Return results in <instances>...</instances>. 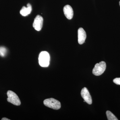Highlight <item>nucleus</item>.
I'll return each mask as SVG.
<instances>
[{"label": "nucleus", "mask_w": 120, "mask_h": 120, "mask_svg": "<svg viewBox=\"0 0 120 120\" xmlns=\"http://www.w3.org/2000/svg\"><path fill=\"white\" fill-rule=\"evenodd\" d=\"M43 103L45 106L53 109H60L61 106L59 101L52 98L45 99L43 101Z\"/></svg>", "instance_id": "obj_2"}, {"label": "nucleus", "mask_w": 120, "mask_h": 120, "mask_svg": "<svg viewBox=\"0 0 120 120\" xmlns=\"http://www.w3.org/2000/svg\"><path fill=\"white\" fill-rule=\"evenodd\" d=\"M113 82L117 85H120V78H116L114 79L113 80Z\"/></svg>", "instance_id": "obj_12"}, {"label": "nucleus", "mask_w": 120, "mask_h": 120, "mask_svg": "<svg viewBox=\"0 0 120 120\" xmlns=\"http://www.w3.org/2000/svg\"><path fill=\"white\" fill-rule=\"evenodd\" d=\"M7 101L13 105L19 106L21 105V101L17 94L11 90L8 91L7 93Z\"/></svg>", "instance_id": "obj_3"}, {"label": "nucleus", "mask_w": 120, "mask_h": 120, "mask_svg": "<svg viewBox=\"0 0 120 120\" xmlns=\"http://www.w3.org/2000/svg\"><path fill=\"white\" fill-rule=\"evenodd\" d=\"M106 68L105 62L103 61H101L99 63H97L95 65L93 69L92 73L95 75L99 76L102 75L105 72Z\"/></svg>", "instance_id": "obj_4"}, {"label": "nucleus", "mask_w": 120, "mask_h": 120, "mask_svg": "<svg viewBox=\"0 0 120 120\" xmlns=\"http://www.w3.org/2000/svg\"><path fill=\"white\" fill-rule=\"evenodd\" d=\"M32 7L30 4H27V7L23 6L20 11V14L24 16H26L30 14L32 11Z\"/></svg>", "instance_id": "obj_9"}, {"label": "nucleus", "mask_w": 120, "mask_h": 120, "mask_svg": "<svg viewBox=\"0 0 120 120\" xmlns=\"http://www.w3.org/2000/svg\"><path fill=\"white\" fill-rule=\"evenodd\" d=\"M1 120H10V119H8V118L4 117V118H2Z\"/></svg>", "instance_id": "obj_13"}, {"label": "nucleus", "mask_w": 120, "mask_h": 120, "mask_svg": "<svg viewBox=\"0 0 120 120\" xmlns=\"http://www.w3.org/2000/svg\"><path fill=\"white\" fill-rule=\"evenodd\" d=\"M43 18L40 15H38L34 19L33 26L36 30L39 31L41 30L43 26Z\"/></svg>", "instance_id": "obj_5"}, {"label": "nucleus", "mask_w": 120, "mask_h": 120, "mask_svg": "<svg viewBox=\"0 0 120 120\" xmlns=\"http://www.w3.org/2000/svg\"><path fill=\"white\" fill-rule=\"evenodd\" d=\"M119 4H120V2H119Z\"/></svg>", "instance_id": "obj_14"}, {"label": "nucleus", "mask_w": 120, "mask_h": 120, "mask_svg": "<svg viewBox=\"0 0 120 120\" xmlns=\"http://www.w3.org/2000/svg\"><path fill=\"white\" fill-rule=\"evenodd\" d=\"M65 17L68 19H71L73 18V11L72 8L69 5L65 6L63 9Z\"/></svg>", "instance_id": "obj_8"}, {"label": "nucleus", "mask_w": 120, "mask_h": 120, "mask_svg": "<svg viewBox=\"0 0 120 120\" xmlns=\"http://www.w3.org/2000/svg\"><path fill=\"white\" fill-rule=\"evenodd\" d=\"M50 56L48 52L43 51L41 52L39 56V64L43 67H47L49 64Z\"/></svg>", "instance_id": "obj_1"}, {"label": "nucleus", "mask_w": 120, "mask_h": 120, "mask_svg": "<svg viewBox=\"0 0 120 120\" xmlns=\"http://www.w3.org/2000/svg\"><path fill=\"white\" fill-rule=\"evenodd\" d=\"M81 95L82 98L89 105L92 104V98L87 88L86 87L82 88L81 91Z\"/></svg>", "instance_id": "obj_6"}, {"label": "nucleus", "mask_w": 120, "mask_h": 120, "mask_svg": "<svg viewBox=\"0 0 120 120\" xmlns=\"http://www.w3.org/2000/svg\"><path fill=\"white\" fill-rule=\"evenodd\" d=\"M106 115L107 116V119L109 120H118L116 116L112 113V112L110 111H106Z\"/></svg>", "instance_id": "obj_10"}, {"label": "nucleus", "mask_w": 120, "mask_h": 120, "mask_svg": "<svg viewBox=\"0 0 120 120\" xmlns=\"http://www.w3.org/2000/svg\"><path fill=\"white\" fill-rule=\"evenodd\" d=\"M78 37L79 43L80 45L83 44L86 38V31L82 27L79 28L78 30Z\"/></svg>", "instance_id": "obj_7"}, {"label": "nucleus", "mask_w": 120, "mask_h": 120, "mask_svg": "<svg viewBox=\"0 0 120 120\" xmlns=\"http://www.w3.org/2000/svg\"><path fill=\"white\" fill-rule=\"evenodd\" d=\"M7 50L5 47L1 46L0 47V56L4 57L7 54Z\"/></svg>", "instance_id": "obj_11"}]
</instances>
